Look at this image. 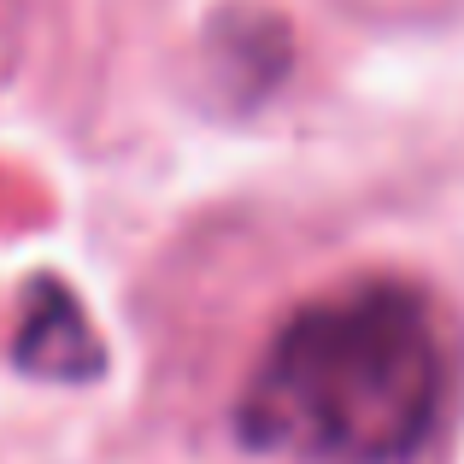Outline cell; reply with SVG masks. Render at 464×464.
I'll return each mask as SVG.
<instances>
[{
    "label": "cell",
    "instance_id": "cell-2",
    "mask_svg": "<svg viewBox=\"0 0 464 464\" xmlns=\"http://www.w3.org/2000/svg\"><path fill=\"white\" fill-rule=\"evenodd\" d=\"M12 364H18L24 376L65 382V388H82L106 371V347H101V335H94L82 300L71 295V283L35 276V283L24 288L18 335H12Z\"/></svg>",
    "mask_w": 464,
    "mask_h": 464
},
{
    "label": "cell",
    "instance_id": "cell-1",
    "mask_svg": "<svg viewBox=\"0 0 464 464\" xmlns=\"http://www.w3.org/2000/svg\"><path fill=\"white\" fill-rule=\"evenodd\" d=\"M453 406L435 300L400 276L329 288L283 317L236 400V441L295 464H411Z\"/></svg>",
    "mask_w": 464,
    "mask_h": 464
},
{
    "label": "cell",
    "instance_id": "cell-3",
    "mask_svg": "<svg viewBox=\"0 0 464 464\" xmlns=\"http://www.w3.org/2000/svg\"><path fill=\"white\" fill-rule=\"evenodd\" d=\"M212 65L224 71V89L241 101H259L288 71V30L265 6H236L212 24Z\"/></svg>",
    "mask_w": 464,
    "mask_h": 464
}]
</instances>
